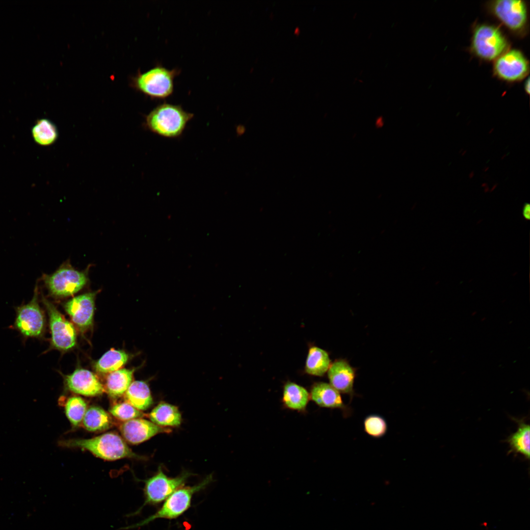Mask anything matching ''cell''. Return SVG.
Returning a JSON list of instances; mask_svg holds the SVG:
<instances>
[{
    "instance_id": "cell-4",
    "label": "cell",
    "mask_w": 530,
    "mask_h": 530,
    "mask_svg": "<svg viewBox=\"0 0 530 530\" xmlns=\"http://www.w3.org/2000/svg\"><path fill=\"white\" fill-rule=\"evenodd\" d=\"M180 69H168L158 63L149 70L138 74L132 80V85L138 91L153 99H164L172 94L174 80Z\"/></svg>"
},
{
    "instance_id": "cell-32",
    "label": "cell",
    "mask_w": 530,
    "mask_h": 530,
    "mask_svg": "<svg viewBox=\"0 0 530 530\" xmlns=\"http://www.w3.org/2000/svg\"><path fill=\"white\" fill-rule=\"evenodd\" d=\"M269 17L272 19L274 17V15L272 12H271L269 15Z\"/></svg>"
},
{
    "instance_id": "cell-26",
    "label": "cell",
    "mask_w": 530,
    "mask_h": 530,
    "mask_svg": "<svg viewBox=\"0 0 530 530\" xmlns=\"http://www.w3.org/2000/svg\"><path fill=\"white\" fill-rule=\"evenodd\" d=\"M65 410L66 416L72 424L78 426L82 421L87 404L81 398L72 397L67 399Z\"/></svg>"
},
{
    "instance_id": "cell-14",
    "label": "cell",
    "mask_w": 530,
    "mask_h": 530,
    "mask_svg": "<svg viewBox=\"0 0 530 530\" xmlns=\"http://www.w3.org/2000/svg\"><path fill=\"white\" fill-rule=\"evenodd\" d=\"M67 388L72 392L87 397L100 395L105 388L97 376L91 371L78 369L65 377Z\"/></svg>"
},
{
    "instance_id": "cell-33",
    "label": "cell",
    "mask_w": 530,
    "mask_h": 530,
    "mask_svg": "<svg viewBox=\"0 0 530 530\" xmlns=\"http://www.w3.org/2000/svg\"><path fill=\"white\" fill-rule=\"evenodd\" d=\"M253 71H254V68H253V67H251V69H250V73H251V72L252 73V72H253Z\"/></svg>"
},
{
    "instance_id": "cell-3",
    "label": "cell",
    "mask_w": 530,
    "mask_h": 530,
    "mask_svg": "<svg viewBox=\"0 0 530 530\" xmlns=\"http://www.w3.org/2000/svg\"><path fill=\"white\" fill-rule=\"evenodd\" d=\"M212 481V476L210 475L197 484L179 488L164 501L154 514L137 524L125 528V529L142 527L157 519H177L189 508L194 494L204 489Z\"/></svg>"
},
{
    "instance_id": "cell-12",
    "label": "cell",
    "mask_w": 530,
    "mask_h": 530,
    "mask_svg": "<svg viewBox=\"0 0 530 530\" xmlns=\"http://www.w3.org/2000/svg\"><path fill=\"white\" fill-rule=\"evenodd\" d=\"M98 292H89L78 295L64 304L65 310L81 332L85 331L92 325L95 300Z\"/></svg>"
},
{
    "instance_id": "cell-17",
    "label": "cell",
    "mask_w": 530,
    "mask_h": 530,
    "mask_svg": "<svg viewBox=\"0 0 530 530\" xmlns=\"http://www.w3.org/2000/svg\"><path fill=\"white\" fill-rule=\"evenodd\" d=\"M512 419L517 423L518 427L517 431L511 434L506 440L510 448L508 454L513 453L515 456L520 454L529 460L530 455V425L525 422L523 419Z\"/></svg>"
},
{
    "instance_id": "cell-29",
    "label": "cell",
    "mask_w": 530,
    "mask_h": 530,
    "mask_svg": "<svg viewBox=\"0 0 530 530\" xmlns=\"http://www.w3.org/2000/svg\"><path fill=\"white\" fill-rule=\"evenodd\" d=\"M523 216L527 219H529L530 217V204L527 203L525 204L523 209Z\"/></svg>"
},
{
    "instance_id": "cell-31",
    "label": "cell",
    "mask_w": 530,
    "mask_h": 530,
    "mask_svg": "<svg viewBox=\"0 0 530 530\" xmlns=\"http://www.w3.org/2000/svg\"><path fill=\"white\" fill-rule=\"evenodd\" d=\"M300 33V29L299 26H296L294 29V34L296 36L299 35Z\"/></svg>"
},
{
    "instance_id": "cell-6",
    "label": "cell",
    "mask_w": 530,
    "mask_h": 530,
    "mask_svg": "<svg viewBox=\"0 0 530 530\" xmlns=\"http://www.w3.org/2000/svg\"><path fill=\"white\" fill-rule=\"evenodd\" d=\"M15 318L12 328L17 331L23 339H40L44 335L46 319L40 306L39 292L36 284L32 299L26 304L15 308Z\"/></svg>"
},
{
    "instance_id": "cell-20",
    "label": "cell",
    "mask_w": 530,
    "mask_h": 530,
    "mask_svg": "<svg viewBox=\"0 0 530 530\" xmlns=\"http://www.w3.org/2000/svg\"><path fill=\"white\" fill-rule=\"evenodd\" d=\"M309 398L310 395L303 387L291 382H288L284 385L283 402L287 408L298 411H304Z\"/></svg>"
},
{
    "instance_id": "cell-1",
    "label": "cell",
    "mask_w": 530,
    "mask_h": 530,
    "mask_svg": "<svg viewBox=\"0 0 530 530\" xmlns=\"http://www.w3.org/2000/svg\"><path fill=\"white\" fill-rule=\"evenodd\" d=\"M194 114L181 105L166 102L159 104L145 116L144 126L151 132L167 138H177L183 133Z\"/></svg>"
},
{
    "instance_id": "cell-5",
    "label": "cell",
    "mask_w": 530,
    "mask_h": 530,
    "mask_svg": "<svg viewBox=\"0 0 530 530\" xmlns=\"http://www.w3.org/2000/svg\"><path fill=\"white\" fill-rule=\"evenodd\" d=\"M41 279L51 296L67 297L77 293L87 284L88 270H77L66 262L53 273L43 274Z\"/></svg>"
},
{
    "instance_id": "cell-22",
    "label": "cell",
    "mask_w": 530,
    "mask_h": 530,
    "mask_svg": "<svg viewBox=\"0 0 530 530\" xmlns=\"http://www.w3.org/2000/svg\"><path fill=\"white\" fill-rule=\"evenodd\" d=\"M84 427L91 432L103 431L112 425V418L103 409L92 406L87 409L82 420Z\"/></svg>"
},
{
    "instance_id": "cell-2",
    "label": "cell",
    "mask_w": 530,
    "mask_h": 530,
    "mask_svg": "<svg viewBox=\"0 0 530 530\" xmlns=\"http://www.w3.org/2000/svg\"><path fill=\"white\" fill-rule=\"evenodd\" d=\"M59 445L67 448L86 450L94 455L106 460L123 458L142 459L134 453L116 433L107 432L91 439H75L60 441Z\"/></svg>"
},
{
    "instance_id": "cell-34",
    "label": "cell",
    "mask_w": 530,
    "mask_h": 530,
    "mask_svg": "<svg viewBox=\"0 0 530 530\" xmlns=\"http://www.w3.org/2000/svg\"><path fill=\"white\" fill-rule=\"evenodd\" d=\"M274 80V78H272L270 80L271 82H272Z\"/></svg>"
},
{
    "instance_id": "cell-24",
    "label": "cell",
    "mask_w": 530,
    "mask_h": 530,
    "mask_svg": "<svg viewBox=\"0 0 530 530\" xmlns=\"http://www.w3.org/2000/svg\"><path fill=\"white\" fill-rule=\"evenodd\" d=\"M129 356L123 350L111 349L95 363L96 371L100 373H111L121 369L128 361Z\"/></svg>"
},
{
    "instance_id": "cell-30",
    "label": "cell",
    "mask_w": 530,
    "mask_h": 530,
    "mask_svg": "<svg viewBox=\"0 0 530 530\" xmlns=\"http://www.w3.org/2000/svg\"><path fill=\"white\" fill-rule=\"evenodd\" d=\"M525 90L528 94H530V79L528 78L524 84Z\"/></svg>"
},
{
    "instance_id": "cell-13",
    "label": "cell",
    "mask_w": 530,
    "mask_h": 530,
    "mask_svg": "<svg viewBox=\"0 0 530 530\" xmlns=\"http://www.w3.org/2000/svg\"><path fill=\"white\" fill-rule=\"evenodd\" d=\"M119 429L123 438L132 444L141 443L159 433L171 431L170 429L158 426L140 418L124 422L120 425Z\"/></svg>"
},
{
    "instance_id": "cell-8",
    "label": "cell",
    "mask_w": 530,
    "mask_h": 530,
    "mask_svg": "<svg viewBox=\"0 0 530 530\" xmlns=\"http://www.w3.org/2000/svg\"><path fill=\"white\" fill-rule=\"evenodd\" d=\"M191 475V473L184 471L177 477H170L159 467L155 475L145 480L143 490L145 501L143 505L130 515H137L146 505H157L161 503L174 491L183 486Z\"/></svg>"
},
{
    "instance_id": "cell-28",
    "label": "cell",
    "mask_w": 530,
    "mask_h": 530,
    "mask_svg": "<svg viewBox=\"0 0 530 530\" xmlns=\"http://www.w3.org/2000/svg\"><path fill=\"white\" fill-rule=\"evenodd\" d=\"M109 412L117 419L124 422L141 418L144 415L141 411L126 401L114 405L110 409Z\"/></svg>"
},
{
    "instance_id": "cell-27",
    "label": "cell",
    "mask_w": 530,
    "mask_h": 530,
    "mask_svg": "<svg viewBox=\"0 0 530 530\" xmlns=\"http://www.w3.org/2000/svg\"><path fill=\"white\" fill-rule=\"evenodd\" d=\"M364 431L374 438H380L387 433L388 425L385 419L378 414H371L364 420Z\"/></svg>"
},
{
    "instance_id": "cell-7",
    "label": "cell",
    "mask_w": 530,
    "mask_h": 530,
    "mask_svg": "<svg viewBox=\"0 0 530 530\" xmlns=\"http://www.w3.org/2000/svg\"><path fill=\"white\" fill-rule=\"evenodd\" d=\"M508 45L505 36L494 26L480 24L473 30L471 50L482 59L496 60L507 51Z\"/></svg>"
},
{
    "instance_id": "cell-19",
    "label": "cell",
    "mask_w": 530,
    "mask_h": 530,
    "mask_svg": "<svg viewBox=\"0 0 530 530\" xmlns=\"http://www.w3.org/2000/svg\"><path fill=\"white\" fill-rule=\"evenodd\" d=\"M125 399L136 409L145 410L153 404V398L148 384L143 381H134L125 393Z\"/></svg>"
},
{
    "instance_id": "cell-16",
    "label": "cell",
    "mask_w": 530,
    "mask_h": 530,
    "mask_svg": "<svg viewBox=\"0 0 530 530\" xmlns=\"http://www.w3.org/2000/svg\"><path fill=\"white\" fill-rule=\"evenodd\" d=\"M328 377L330 384L340 393L353 396L355 372L347 361L338 360L330 365Z\"/></svg>"
},
{
    "instance_id": "cell-21",
    "label": "cell",
    "mask_w": 530,
    "mask_h": 530,
    "mask_svg": "<svg viewBox=\"0 0 530 530\" xmlns=\"http://www.w3.org/2000/svg\"><path fill=\"white\" fill-rule=\"evenodd\" d=\"M133 371V370L122 369L109 373L106 383L108 395L112 398L123 395L132 382Z\"/></svg>"
},
{
    "instance_id": "cell-15",
    "label": "cell",
    "mask_w": 530,
    "mask_h": 530,
    "mask_svg": "<svg viewBox=\"0 0 530 530\" xmlns=\"http://www.w3.org/2000/svg\"><path fill=\"white\" fill-rule=\"evenodd\" d=\"M310 398L321 407L340 409L345 416L351 413L350 409L344 403L340 393L327 383H315L312 386Z\"/></svg>"
},
{
    "instance_id": "cell-10",
    "label": "cell",
    "mask_w": 530,
    "mask_h": 530,
    "mask_svg": "<svg viewBox=\"0 0 530 530\" xmlns=\"http://www.w3.org/2000/svg\"><path fill=\"white\" fill-rule=\"evenodd\" d=\"M492 13L512 31H522L528 21V10L525 1L519 0H497L489 4Z\"/></svg>"
},
{
    "instance_id": "cell-23",
    "label": "cell",
    "mask_w": 530,
    "mask_h": 530,
    "mask_svg": "<svg viewBox=\"0 0 530 530\" xmlns=\"http://www.w3.org/2000/svg\"><path fill=\"white\" fill-rule=\"evenodd\" d=\"M330 366V360L326 351L314 346L309 348L305 367L307 373L322 376L328 371Z\"/></svg>"
},
{
    "instance_id": "cell-25",
    "label": "cell",
    "mask_w": 530,
    "mask_h": 530,
    "mask_svg": "<svg viewBox=\"0 0 530 530\" xmlns=\"http://www.w3.org/2000/svg\"><path fill=\"white\" fill-rule=\"evenodd\" d=\"M31 132L35 142L43 146L52 145L58 137L56 126L46 118L38 120L32 127Z\"/></svg>"
},
{
    "instance_id": "cell-18",
    "label": "cell",
    "mask_w": 530,
    "mask_h": 530,
    "mask_svg": "<svg viewBox=\"0 0 530 530\" xmlns=\"http://www.w3.org/2000/svg\"><path fill=\"white\" fill-rule=\"evenodd\" d=\"M149 418L152 423L163 427L178 426L182 421L178 407L164 402H160L154 407Z\"/></svg>"
},
{
    "instance_id": "cell-11",
    "label": "cell",
    "mask_w": 530,
    "mask_h": 530,
    "mask_svg": "<svg viewBox=\"0 0 530 530\" xmlns=\"http://www.w3.org/2000/svg\"><path fill=\"white\" fill-rule=\"evenodd\" d=\"M529 70V62L519 50H507L495 60V74L500 79L509 82L524 78Z\"/></svg>"
},
{
    "instance_id": "cell-9",
    "label": "cell",
    "mask_w": 530,
    "mask_h": 530,
    "mask_svg": "<svg viewBox=\"0 0 530 530\" xmlns=\"http://www.w3.org/2000/svg\"><path fill=\"white\" fill-rule=\"evenodd\" d=\"M41 298L49 316L51 334L50 348L61 351L72 349L77 342L76 332L74 325L43 295Z\"/></svg>"
}]
</instances>
